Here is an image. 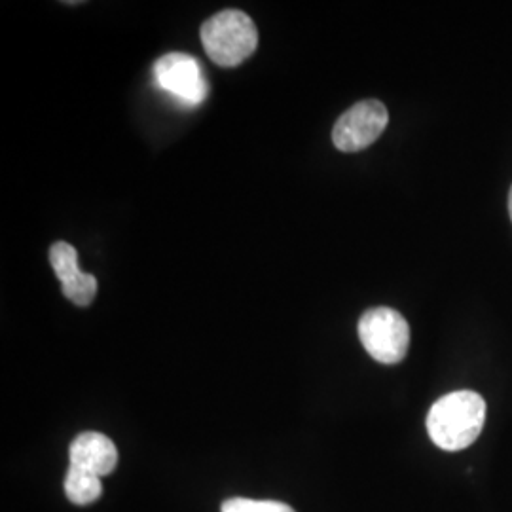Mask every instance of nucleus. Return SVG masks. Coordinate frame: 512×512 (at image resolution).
<instances>
[{
    "mask_svg": "<svg viewBox=\"0 0 512 512\" xmlns=\"http://www.w3.org/2000/svg\"><path fill=\"white\" fill-rule=\"evenodd\" d=\"M65 494L74 505H90L103 494L101 476L71 465L65 476Z\"/></svg>",
    "mask_w": 512,
    "mask_h": 512,
    "instance_id": "8",
    "label": "nucleus"
},
{
    "mask_svg": "<svg viewBox=\"0 0 512 512\" xmlns=\"http://www.w3.org/2000/svg\"><path fill=\"white\" fill-rule=\"evenodd\" d=\"M71 465H76L88 473L97 476H107L118 465V450L114 442L103 433H80L71 444L69 450Z\"/></svg>",
    "mask_w": 512,
    "mask_h": 512,
    "instance_id": "7",
    "label": "nucleus"
},
{
    "mask_svg": "<svg viewBox=\"0 0 512 512\" xmlns=\"http://www.w3.org/2000/svg\"><path fill=\"white\" fill-rule=\"evenodd\" d=\"M509 213H511V219H512V186H511V192H509Z\"/></svg>",
    "mask_w": 512,
    "mask_h": 512,
    "instance_id": "10",
    "label": "nucleus"
},
{
    "mask_svg": "<svg viewBox=\"0 0 512 512\" xmlns=\"http://www.w3.org/2000/svg\"><path fill=\"white\" fill-rule=\"evenodd\" d=\"M359 338L374 361L397 365L408 353L410 327L399 311L372 308L359 321Z\"/></svg>",
    "mask_w": 512,
    "mask_h": 512,
    "instance_id": "3",
    "label": "nucleus"
},
{
    "mask_svg": "<svg viewBox=\"0 0 512 512\" xmlns=\"http://www.w3.org/2000/svg\"><path fill=\"white\" fill-rule=\"evenodd\" d=\"M222 512H296L291 505L281 501H255L245 497H234L222 503Z\"/></svg>",
    "mask_w": 512,
    "mask_h": 512,
    "instance_id": "9",
    "label": "nucleus"
},
{
    "mask_svg": "<svg viewBox=\"0 0 512 512\" xmlns=\"http://www.w3.org/2000/svg\"><path fill=\"white\" fill-rule=\"evenodd\" d=\"M205 54L220 67H238L255 54L258 31L241 10H222L202 25Z\"/></svg>",
    "mask_w": 512,
    "mask_h": 512,
    "instance_id": "2",
    "label": "nucleus"
},
{
    "mask_svg": "<svg viewBox=\"0 0 512 512\" xmlns=\"http://www.w3.org/2000/svg\"><path fill=\"white\" fill-rule=\"evenodd\" d=\"M50 262L61 281V289L67 300L76 306H90L97 294V279L92 274L80 272L78 253L71 243L57 241L50 249Z\"/></svg>",
    "mask_w": 512,
    "mask_h": 512,
    "instance_id": "6",
    "label": "nucleus"
},
{
    "mask_svg": "<svg viewBox=\"0 0 512 512\" xmlns=\"http://www.w3.org/2000/svg\"><path fill=\"white\" fill-rule=\"evenodd\" d=\"M486 421V403L475 391H454L431 406L427 433L446 452H459L475 442Z\"/></svg>",
    "mask_w": 512,
    "mask_h": 512,
    "instance_id": "1",
    "label": "nucleus"
},
{
    "mask_svg": "<svg viewBox=\"0 0 512 512\" xmlns=\"http://www.w3.org/2000/svg\"><path fill=\"white\" fill-rule=\"evenodd\" d=\"M389 114L378 99H365L346 110L332 129L334 147L342 152H359L370 147L387 128Z\"/></svg>",
    "mask_w": 512,
    "mask_h": 512,
    "instance_id": "4",
    "label": "nucleus"
},
{
    "mask_svg": "<svg viewBox=\"0 0 512 512\" xmlns=\"http://www.w3.org/2000/svg\"><path fill=\"white\" fill-rule=\"evenodd\" d=\"M154 76L158 86L177 97L188 107H196L207 97V80L202 67L192 55L173 52L154 63Z\"/></svg>",
    "mask_w": 512,
    "mask_h": 512,
    "instance_id": "5",
    "label": "nucleus"
}]
</instances>
